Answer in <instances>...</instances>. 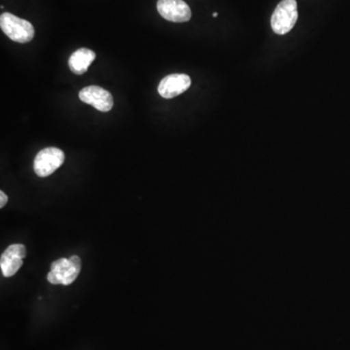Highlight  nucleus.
Wrapping results in <instances>:
<instances>
[{
  "label": "nucleus",
  "mask_w": 350,
  "mask_h": 350,
  "mask_svg": "<svg viewBox=\"0 0 350 350\" xmlns=\"http://www.w3.org/2000/svg\"><path fill=\"white\" fill-rule=\"evenodd\" d=\"M217 16H218V14H217V13H213V17H214V18L217 17Z\"/></svg>",
  "instance_id": "nucleus-10"
},
{
  "label": "nucleus",
  "mask_w": 350,
  "mask_h": 350,
  "mask_svg": "<svg viewBox=\"0 0 350 350\" xmlns=\"http://www.w3.org/2000/svg\"><path fill=\"white\" fill-rule=\"evenodd\" d=\"M7 202H8V197H7V195L3 192V191H1V192H0V207L3 208V207L5 206Z\"/></svg>",
  "instance_id": "nucleus-9"
},
{
  "label": "nucleus",
  "mask_w": 350,
  "mask_h": 350,
  "mask_svg": "<svg viewBox=\"0 0 350 350\" xmlns=\"http://www.w3.org/2000/svg\"><path fill=\"white\" fill-rule=\"evenodd\" d=\"M96 59V53L94 51L81 48L71 55L68 59V66L76 75H83L86 73L93 62Z\"/></svg>",
  "instance_id": "nucleus-8"
},
{
  "label": "nucleus",
  "mask_w": 350,
  "mask_h": 350,
  "mask_svg": "<svg viewBox=\"0 0 350 350\" xmlns=\"http://www.w3.org/2000/svg\"><path fill=\"white\" fill-rule=\"evenodd\" d=\"M191 78L186 75H170L165 76L160 82L158 92L163 98H174L187 91L191 86Z\"/></svg>",
  "instance_id": "nucleus-7"
},
{
  "label": "nucleus",
  "mask_w": 350,
  "mask_h": 350,
  "mask_svg": "<svg viewBox=\"0 0 350 350\" xmlns=\"http://www.w3.org/2000/svg\"><path fill=\"white\" fill-rule=\"evenodd\" d=\"M64 153L56 147H47L39 152L34 159L33 169L39 177H47L55 172L64 162Z\"/></svg>",
  "instance_id": "nucleus-3"
},
{
  "label": "nucleus",
  "mask_w": 350,
  "mask_h": 350,
  "mask_svg": "<svg viewBox=\"0 0 350 350\" xmlns=\"http://www.w3.org/2000/svg\"><path fill=\"white\" fill-rule=\"evenodd\" d=\"M80 100L88 103L101 112H108L113 108L112 94L103 88L98 86H89L84 88L79 93Z\"/></svg>",
  "instance_id": "nucleus-6"
},
{
  "label": "nucleus",
  "mask_w": 350,
  "mask_h": 350,
  "mask_svg": "<svg viewBox=\"0 0 350 350\" xmlns=\"http://www.w3.org/2000/svg\"><path fill=\"white\" fill-rule=\"evenodd\" d=\"M298 16L296 0H282L271 16V29L275 33L284 36L293 29Z\"/></svg>",
  "instance_id": "nucleus-2"
},
{
  "label": "nucleus",
  "mask_w": 350,
  "mask_h": 350,
  "mask_svg": "<svg viewBox=\"0 0 350 350\" xmlns=\"http://www.w3.org/2000/svg\"><path fill=\"white\" fill-rule=\"evenodd\" d=\"M27 257V248L23 244H12L0 258V268L2 275L5 278H11L18 273L23 266V259Z\"/></svg>",
  "instance_id": "nucleus-5"
},
{
  "label": "nucleus",
  "mask_w": 350,
  "mask_h": 350,
  "mask_svg": "<svg viewBox=\"0 0 350 350\" xmlns=\"http://www.w3.org/2000/svg\"><path fill=\"white\" fill-rule=\"evenodd\" d=\"M0 27L11 40L18 43L29 42L36 34L33 25L29 21L21 19L11 13L1 14Z\"/></svg>",
  "instance_id": "nucleus-1"
},
{
  "label": "nucleus",
  "mask_w": 350,
  "mask_h": 350,
  "mask_svg": "<svg viewBox=\"0 0 350 350\" xmlns=\"http://www.w3.org/2000/svg\"><path fill=\"white\" fill-rule=\"evenodd\" d=\"M158 12L163 19L174 23H185L192 17L190 7L183 0H158Z\"/></svg>",
  "instance_id": "nucleus-4"
}]
</instances>
